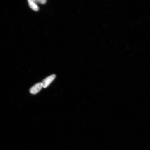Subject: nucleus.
Here are the masks:
<instances>
[{"label":"nucleus","mask_w":150,"mask_h":150,"mask_svg":"<svg viewBox=\"0 0 150 150\" xmlns=\"http://www.w3.org/2000/svg\"><path fill=\"white\" fill-rule=\"evenodd\" d=\"M28 4H29V6L31 8L33 9V10L35 11H38L39 10V7L35 3L33 0H29L28 1Z\"/></svg>","instance_id":"obj_3"},{"label":"nucleus","mask_w":150,"mask_h":150,"mask_svg":"<svg viewBox=\"0 0 150 150\" xmlns=\"http://www.w3.org/2000/svg\"><path fill=\"white\" fill-rule=\"evenodd\" d=\"M56 76L55 74H52L45 79L42 82V87L45 88L47 87L55 79Z\"/></svg>","instance_id":"obj_1"},{"label":"nucleus","mask_w":150,"mask_h":150,"mask_svg":"<svg viewBox=\"0 0 150 150\" xmlns=\"http://www.w3.org/2000/svg\"><path fill=\"white\" fill-rule=\"evenodd\" d=\"M35 3L40 4H45L47 2L46 0H33Z\"/></svg>","instance_id":"obj_4"},{"label":"nucleus","mask_w":150,"mask_h":150,"mask_svg":"<svg viewBox=\"0 0 150 150\" xmlns=\"http://www.w3.org/2000/svg\"><path fill=\"white\" fill-rule=\"evenodd\" d=\"M42 88V83H37L31 88L30 90V93L33 95L36 94L41 91Z\"/></svg>","instance_id":"obj_2"}]
</instances>
